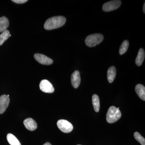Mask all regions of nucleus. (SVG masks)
<instances>
[{
    "label": "nucleus",
    "instance_id": "nucleus-6",
    "mask_svg": "<svg viewBox=\"0 0 145 145\" xmlns=\"http://www.w3.org/2000/svg\"><path fill=\"white\" fill-rule=\"evenodd\" d=\"M39 87L41 90L45 93H52L54 91L53 86L47 80H44L41 81Z\"/></svg>",
    "mask_w": 145,
    "mask_h": 145
},
{
    "label": "nucleus",
    "instance_id": "nucleus-13",
    "mask_svg": "<svg viewBox=\"0 0 145 145\" xmlns=\"http://www.w3.org/2000/svg\"><path fill=\"white\" fill-rule=\"evenodd\" d=\"M9 25V21L8 18L5 16H3L0 19V32L7 30Z\"/></svg>",
    "mask_w": 145,
    "mask_h": 145
},
{
    "label": "nucleus",
    "instance_id": "nucleus-16",
    "mask_svg": "<svg viewBox=\"0 0 145 145\" xmlns=\"http://www.w3.org/2000/svg\"><path fill=\"white\" fill-rule=\"evenodd\" d=\"M92 104H93L94 110L96 112H99L100 107L99 97L96 94H93L92 96Z\"/></svg>",
    "mask_w": 145,
    "mask_h": 145
},
{
    "label": "nucleus",
    "instance_id": "nucleus-15",
    "mask_svg": "<svg viewBox=\"0 0 145 145\" xmlns=\"http://www.w3.org/2000/svg\"><path fill=\"white\" fill-rule=\"evenodd\" d=\"M7 140L10 145H21L20 142L17 137L11 133L7 134Z\"/></svg>",
    "mask_w": 145,
    "mask_h": 145
},
{
    "label": "nucleus",
    "instance_id": "nucleus-1",
    "mask_svg": "<svg viewBox=\"0 0 145 145\" xmlns=\"http://www.w3.org/2000/svg\"><path fill=\"white\" fill-rule=\"evenodd\" d=\"M66 19L62 16H55L48 19L44 24V28L46 30H52L61 27L65 24Z\"/></svg>",
    "mask_w": 145,
    "mask_h": 145
},
{
    "label": "nucleus",
    "instance_id": "nucleus-2",
    "mask_svg": "<svg viewBox=\"0 0 145 145\" xmlns=\"http://www.w3.org/2000/svg\"><path fill=\"white\" fill-rule=\"evenodd\" d=\"M121 117V113L119 108L111 106L109 108L106 114V121L109 123H115Z\"/></svg>",
    "mask_w": 145,
    "mask_h": 145
},
{
    "label": "nucleus",
    "instance_id": "nucleus-17",
    "mask_svg": "<svg viewBox=\"0 0 145 145\" xmlns=\"http://www.w3.org/2000/svg\"><path fill=\"white\" fill-rule=\"evenodd\" d=\"M11 36L10 32L7 29L3 32L0 35V46L2 45Z\"/></svg>",
    "mask_w": 145,
    "mask_h": 145
},
{
    "label": "nucleus",
    "instance_id": "nucleus-23",
    "mask_svg": "<svg viewBox=\"0 0 145 145\" xmlns=\"http://www.w3.org/2000/svg\"></svg>",
    "mask_w": 145,
    "mask_h": 145
},
{
    "label": "nucleus",
    "instance_id": "nucleus-8",
    "mask_svg": "<svg viewBox=\"0 0 145 145\" xmlns=\"http://www.w3.org/2000/svg\"><path fill=\"white\" fill-rule=\"evenodd\" d=\"M10 99L7 95H3L0 97V114H3L8 107Z\"/></svg>",
    "mask_w": 145,
    "mask_h": 145
},
{
    "label": "nucleus",
    "instance_id": "nucleus-4",
    "mask_svg": "<svg viewBox=\"0 0 145 145\" xmlns=\"http://www.w3.org/2000/svg\"><path fill=\"white\" fill-rule=\"evenodd\" d=\"M57 125L61 131L65 133L71 132L73 128V126L71 123L64 119L59 120L57 121Z\"/></svg>",
    "mask_w": 145,
    "mask_h": 145
},
{
    "label": "nucleus",
    "instance_id": "nucleus-19",
    "mask_svg": "<svg viewBox=\"0 0 145 145\" xmlns=\"http://www.w3.org/2000/svg\"><path fill=\"white\" fill-rule=\"evenodd\" d=\"M134 136L135 140L139 142L142 145H145V139L139 133L135 132L134 133Z\"/></svg>",
    "mask_w": 145,
    "mask_h": 145
},
{
    "label": "nucleus",
    "instance_id": "nucleus-22",
    "mask_svg": "<svg viewBox=\"0 0 145 145\" xmlns=\"http://www.w3.org/2000/svg\"><path fill=\"white\" fill-rule=\"evenodd\" d=\"M43 145H52L49 142H46V143L45 144H44Z\"/></svg>",
    "mask_w": 145,
    "mask_h": 145
},
{
    "label": "nucleus",
    "instance_id": "nucleus-11",
    "mask_svg": "<svg viewBox=\"0 0 145 145\" xmlns=\"http://www.w3.org/2000/svg\"><path fill=\"white\" fill-rule=\"evenodd\" d=\"M135 90L140 99L145 101V87L142 84H137L135 86Z\"/></svg>",
    "mask_w": 145,
    "mask_h": 145
},
{
    "label": "nucleus",
    "instance_id": "nucleus-21",
    "mask_svg": "<svg viewBox=\"0 0 145 145\" xmlns=\"http://www.w3.org/2000/svg\"><path fill=\"white\" fill-rule=\"evenodd\" d=\"M143 11L144 13H145V3H144V6H143Z\"/></svg>",
    "mask_w": 145,
    "mask_h": 145
},
{
    "label": "nucleus",
    "instance_id": "nucleus-3",
    "mask_svg": "<svg viewBox=\"0 0 145 145\" xmlns=\"http://www.w3.org/2000/svg\"><path fill=\"white\" fill-rule=\"evenodd\" d=\"M104 40V36L101 34H95L89 35L85 40L87 46L92 47L100 44Z\"/></svg>",
    "mask_w": 145,
    "mask_h": 145
},
{
    "label": "nucleus",
    "instance_id": "nucleus-9",
    "mask_svg": "<svg viewBox=\"0 0 145 145\" xmlns=\"http://www.w3.org/2000/svg\"><path fill=\"white\" fill-rule=\"evenodd\" d=\"M71 82L72 86L75 88H78L81 83V77L80 72L75 71L71 76Z\"/></svg>",
    "mask_w": 145,
    "mask_h": 145
},
{
    "label": "nucleus",
    "instance_id": "nucleus-5",
    "mask_svg": "<svg viewBox=\"0 0 145 145\" xmlns=\"http://www.w3.org/2000/svg\"><path fill=\"white\" fill-rule=\"evenodd\" d=\"M121 3V1L119 0L107 2L105 3L103 5V10L106 12H109L116 10L120 7Z\"/></svg>",
    "mask_w": 145,
    "mask_h": 145
},
{
    "label": "nucleus",
    "instance_id": "nucleus-20",
    "mask_svg": "<svg viewBox=\"0 0 145 145\" xmlns=\"http://www.w3.org/2000/svg\"><path fill=\"white\" fill-rule=\"evenodd\" d=\"M12 1L18 4H23L26 3L27 1V0H13Z\"/></svg>",
    "mask_w": 145,
    "mask_h": 145
},
{
    "label": "nucleus",
    "instance_id": "nucleus-12",
    "mask_svg": "<svg viewBox=\"0 0 145 145\" xmlns=\"http://www.w3.org/2000/svg\"><path fill=\"white\" fill-rule=\"evenodd\" d=\"M116 69L114 66L109 68L107 71V79L109 82H113L116 76Z\"/></svg>",
    "mask_w": 145,
    "mask_h": 145
},
{
    "label": "nucleus",
    "instance_id": "nucleus-10",
    "mask_svg": "<svg viewBox=\"0 0 145 145\" xmlns=\"http://www.w3.org/2000/svg\"><path fill=\"white\" fill-rule=\"evenodd\" d=\"M25 127L28 130L33 131L37 128V123L35 120L31 118H27L24 121Z\"/></svg>",
    "mask_w": 145,
    "mask_h": 145
},
{
    "label": "nucleus",
    "instance_id": "nucleus-7",
    "mask_svg": "<svg viewBox=\"0 0 145 145\" xmlns=\"http://www.w3.org/2000/svg\"><path fill=\"white\" fill-rule=\"evenodd\" d=\"M35 59L42 65H50L53 63V60L44 54L36 53L34 55Z\"/></svg>",
    "mask_w": 145,
    "mask_h": 145
},
{
    "label": "nucleus",
    "instance_id": "nucleus-14",
    "mask_svg": "<svg viewBox=\"0 0 145 145\" xmlns=\"http://www.w3.org/2000/svg\"><path fill=\"white\" fill-rule=\"evenodd\" d=\"M145 58V52L143 48H140L138 52L137 57L135 59V63L138 66L142 65Z\"/></svg>",
    "mask_w": 145,
    "mask_h": 145
},
{
    "label": "nucleus",
    "instance_id": "nucleus-18",
    "mask_svg": "<svg viewBox=\"0 0 145 145\" xmlns=\"http://www.w3.org/2000/svg\"><path fill=\"white\" fill-rule=\"evenodd\" d=\"M129 46V42L127 40L124 41L119 48V53L120 55H123L127 52Z\"/></svg>",
    "mask_w": 145,
    "mask_h": 145
}]
</instances>
